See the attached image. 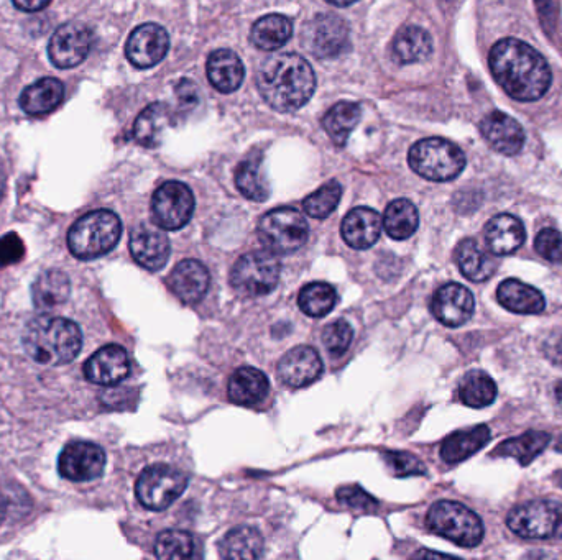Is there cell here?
I'll return each mask as SVG.
<instances>
[{"mask_svg":"<svg viewBox=\"0 0 562 560\" xmlns=\"http://www.w3.org/2000/svg\"><path fill=\"white\" fill-rule=\"evenodd\" d=\"M489 65L495 81L516 101H538L553 79L543 56L516 38H505L493 45Z\"/></svg>","mask_w":562,"mask_h":560,"instance_id":"1","label":"cell"},{"mask_svg":"<svg viewBox=\"0 0 562 560\" xmlns=\"http://www.w3.org/2000/svg\"><path fill=\"white\" fill-rule=\"evenodd\" d=\"M257 86L275 111L295 112L313 96L316 76L303 56L281 53L263 61L258 69Z\"/></svg>","mask_w":562,"mask_h":560,"instance_id":"2","label":"cell"},{"mask_svg":"<svg viewBox=\"0 0 562 560\" xmlns=\"http://www.w3.org/2000/svg\"><path fill=\"white\" fill-rule=\"evenodd\" d=\"M24 347L35 362L55 367L66 365L81 352L83 332L66 317H37L25 329Z\"/></svg>","mask_w":562,"mask_h":560,"instance_id":"3","label":"cell"},{"mask_svg":"<svg viewBox=\"0 0 562 560\" xmlns=\"http://www.w3.org/2000/svg\"><path fill=\"white\" fill-rule=\"evenodd\" d=\"M122 222L107 209L89 212L74 222L68 234V247L79 260L104 257L119 244Z\"/></svg>","mask_w":562,"mask_h":560,"instance_id":"4","label":"cell"},{"mask_svg":"<svg viewBox=\"0 0 562 560\" xmlns=\"http://www.w3.org/2000/svg\"><path fill=\"white\" fill-rule=\"evenodd\" d=\"M411 170L429 181H451L466 168L461 148L444 138H424L411 147Z\"/></svg>","mask_w":562,"mask_h":560,"instance_id":"5","label":"cell"},{"mask_svg":"<svg viewBox=\"0 0 562 560\" xmlns=\"http://www.w3.org/2000/svg\"><path fill=\"white\" fill-rule=\"evenodd\" d=\"M426 524L433 533L467 549L479 546L484 539V524L479 516L456 501L434 503L426 516Z\"/></svg>","mask_w":562,"mask_h":560,"instance_id":"6","label":"cell"},{"mask_svg":"<svg viewBox=\"0 0 562 560\" xmlns=\"http://www.w3.org/2000/svg\"><path fill=\"white\" fill-rule=\"evenodd\" d=\"M257 234L265 250L277 255H288L300 250L308 242L309 227L300 211L293 207H280L262 217Z\"/></svg>","mask_w":562,"mask_h":560,"instance_id":"7","label":"cell"},{"mask_svg":"<svg viewBox=\"0 0 562 560\" xmlns=\"http://www.w3.org/2000/svg\"><path fill=\"white\" fill-rule=\"evenodd\" d=\"M280 273V262L272 252L245 253L232 268L231 285L240 296L260 298L277 288Z\"/></svg>","mask_w":562,"mask_h":560,"instance_id":"8","label":"cell"},{"mask_svg":"<svg viewBox=\"0 0 562 560\" xmlns=\"http://www.w3.org/2000/svg\"><path fill=\"white\" fill-rule=\"evenodd\" d=\"M507 526L520 538H562V505L558 501H528L510 511Z\"/></svg>","mask_w":562,"mask_h":560,"instance_id":"9","label":"cell"},{"mask_svg":"<svg viewBox=\"0 0 562 560\" xmlns=\"http://www.w3.org/2000/svg\"><path fill=\"white\" fill-rule=\"evenodd\" d=\"M188 487V477L170 465H152L140 473L135 493L148 510L162 511L173 505Z\"/></svg>","mask_w":562,"mask_h":560,"instance_id":"10","label":"cell"},{"mask_svg":"<svg viewBox=\"0 0 562 560\" xmlns=\"http://www.w3.org/2000/svg\"><path fill=\"white\" fill-rule=\"evenodd\" d=\"M194 212V196L191 189L180 181L163 183L152 199L153 221L165 230L185 227Z\"/></svg>","mask_w":562,"mask_h":560,"instance_id":"11","label":"cell"},{"mask_svg":"<svg viewBox=\"0 0 562 560\" xmlns=\"http://www.w3.org/2000/svg\"><path fill=\"white\" fill-rule=\"evenodd\" d=\"M349 30L344 20L336 15L324 14L306 23L303 46L316 58H334L346 50Z\"/></svg>","mask_w":562,"mask_h":560,"instance_id":"12","label":"cell"},{"mask_svg":"<svg viewBox=\"0 0 562 560\" xmlns=\"http://www.w3.org/2000/svg\"><path fill=\"white\" fill-rule=\"evenodd\" d=\"M91 46H93V33L84 23H66L51 37L48 55L56 68H76L88 58Z\"/></svg>","mask_w":562,"mask_h":560,"instance_id":"13","label":"cell"},{"mask_svg":"<svg viewBox=\"0 0 562 560\" xmlns=\"http://www.w3.org/2000/svg\"><path fill=\"white\" fill-rule=\"evenodd\" d=\"M106 467V452L93 442H71L61 452L58 469L71 482H93Z\"/></svg>","mask_w":562,"mask_h":560,"instance_id":"14","label":"cell"},{"mask_svg":"<svg viewBox=\"0 0 562 560\" xmlns=\"http://www.w3.org/2000/svg\"><path fill=\"white\" fill-rule=\"evenodd\" d=\"M170 48V38L165 28L157 23H145L135 28L125 45L127 60L135 68L147 69L158 65Z\"/></svg>","mask_w":562,"mask_h":560,"instance_id":"15","label":"cell"},{"mask_svg":"<svg viewBox=\"0 0 562 560\" xmlns=\"http://www.w3.org/2000/svg\"><path fill=\"white\" fill-rule=\"evenodd\" d=\"M170 252V240L155 225H137L130 235V253L145 270H162L170 258Z\"/></svg>","mask_w":562,"mask_h":560,"instance_id":"16","label":"cell"},{"mask_svg":"<svg viewBox=\"0 0 562 560\" xmlns=\"http://www.w3.org/2000/svg\"><path fill=\"white\" fill-rule=\"evenodd\" d=\"M474 296L466 286L449 283L434 293L431 311L444 326L459 327L474 314Z\"/></svg>","mask_w":562,"mask_h":560,"instance_id":"17","label":"cell"},{"mask_svg":"<svg viewBox=\"0 0 562 560\" xmlns=\"http://www.w3.org/2000/svg\"><path fill=\"white\" fill-rule=\"evenodd\" d=\"M323 360L313 347L300 345L283 355L278 363V377L291 388H303L318 380L323 373Z\"/></svg>","mask_w":562,"mask_h":560,"instance_id":"18","label":"cell"},{"mask_svg":"<svg viewBox=\"0 0 562 560\" xmlns=\"http://www.w3.org/2000/svg\"><path fill=\"white\" fill-rule=\"evenodd\" d=\"M129 373V354L120 345L102 347L84 365V375L96 385H117L129 377Z\"/></svg>","mask_w":562,"mask_h":560,"instance_id":"19","label":"cell"},{"mask_svg":"<svg viewBox=\"0 0 562 560\" xmlns=\"http://www.w3.org/2000/svg\"><path fill=\"white\" fill-rule=\"evenodd\" d=\"M480 132L493 150L512 157L525 145V130L503 112H492L480 122Z\"/></svg>","mask_w":562,"mask_h":560,"instance_id":"20","label":"cell"},{"mask_svg":"<svg viewBox=\"0 0 562 560\" xmlns=\"http://www.w3.org/2000/svg\"><path fill=\"white\" fill-rule=\"evenodd\" d=\"M211 283L208 268L196 260H183L178 263L170 276L168 285L171 291L183 301V303H198L206 296Z\"/></svg>","mask_w":562,"mask_h":560,"instance_id":"21","label":"cell"},{"mask_svg":"<svg viewBox=\"0 0 562 560\" xmlns=\"http://www.w3.org/2000/svg\"><path fill=\"white\" fill-rule=\"evenodd\" d=\"M382 227V217L377 211L370 207H355L342 221V239L349 247L365 250L380 239Z\"/></svg>","mask_w":562,"mask_h":560,"instance_id":"22","label":"cell"},{"mask_svg":"<svg viewBox=\"0 0 562 560\" xmlns=\"http://www.w3.org/2000/svg\"><path fill=\"white\" fill-rule=\"evenodd\" d=\"M484 237L493 255H512L525 242V227L518 217L500 214L485 225Z\"/></svg>","mask_w":562,"mask_h":560,"instance_id":"23","label":"cell"},{"mask_svg":"<svg viewBox=\"0 0 562 560\" xmlns=\"http://www.w3.org/2000/svg\"><path fill=\"white\" fill-rule=\"evenodd\" d=\"M206 71L212 86L222 94H231L244 83V63L231 50H216L211 53Z\"/></svg>","mask_w":562,"mask_h":560,"instance_id":"24","label":"cell"},{"mask_svg":"<svg viewBox=\"0 0 562 560\" xmlns=\"http://www.w3.org/2000/svg\"><path fill=\"white\" fill-rule=\"evenodd\" d=\"M173 124H175V120H173L170 107L163 102H155L140 112L139 117L135 120L132 135H134L135 142L142 147L155 148L162 143L163 134Z\"/></svg>","mask_w":562,"mask_h":560,"instance_id":"25","label":"cell"},{"mask_svg":"<svg viewBox=\"0 0 562 560\" xmlns=\"http://www.w3.org/2000/svg\"><path fill=\"white\" fill-rule=\"evenodd\" d=\"M270 383L260 370L242 367L229 380V400L239 406H255L267 398Z\"/></svg>","mask_w":562,"mask_h":560,"instance_id":"26","label":"cell"},{"mask_svg":"<svg viewBox=\"0 0 562 560\" xmlns=\"http://www.w3.org/2000/svg\"><path fill=\"white\" fill-rule=\"evenodd\" d=\"M431 53H433V38L426 30L415 25L401 28L393 40L392 56L398 65L420 63L428 60Z\"/></svg>","mask_w":562,"mask_h":560,"instance_id":"27","label":"cell"},{"mask_svg":"<svg viewBox=\"0 0 562 560\" xmlns=\"http://www.w3.org/2000/svg\"><path fill=\"white\" fill-rule=\"evenodd\" d=\"M70 276L60 270H48L33 281L32 299L42 311L58 308L70 298Z\"/></svg>","mask_w":562,"mask_h":560,"instance_id":"28","label":"cell"},{"mask_svg":"<svg viewBox=\"0 0 562 560\" xmlns=\"http://www.w3.org/2000/svg\"><path fill=\"white\" fill-rule=\"evenodd\" d=\"M65 99V86L55 78H43L30 84L22 96L20 107L30 115H43L55 111Z\"/></svg>","mask_w":562,"mask_h":560,"instance_id":"29","label":"cell"},{"mask_svg":"<svg viewBox=\"0 0 562 560\" xmlns=\"http://www.w3.org/2000/svg\"><path fill=\"white\" fill-rule=\"evenodd\" d=\"M498 303L516 314H539L546 306L543 294L520 280H505L497 290Z\"/></svg>","mask_w":562,"mask_h":560,"instance_id":"30","label":"cell"},{"mask_svg":"<svg viewBox=\"0 0 562 560\" xmlns=\"http://www.w3.org/2000/svg\"><path fill=\"white\" fill-rule=\"evenodd\" d=\"M456 262L467 280L482 283L492 278L497 263L474 239L462 240L456 248Z\"/></svg>","mask_w":562,"mask_h":560,"instance_id":"31","label":"cell"},{"mask_svg":"<svg viewBox=\"0 0 562 560\" xmlns=\"http://www.w3.org/2000/svg\"><path fill=\"white\" fill-rule=\"evenodd\" d=\"M490 441V429L477 426L469 431L454 432L441 446V457L447 464H459L479 452Z\"/></svg>","mask_w":562,"mask_h":560,"instance_id":"32","label":"cell"},{"mask_svg":"<svg viewBox=\"0 0 562 560\" xmlns=\"http://www.w3.org/2000/svg\"><path fill=\"white\" fill-rule=\"evenodd\" d=\"M293 35V22L285 15H265L255 22L250 40L258 50L273 51L285 45Z\"/></svg>","mask_w":562,"mask_h":560,"instance_id":"33","label":"cell"},{"mask_svg":"<svg viewBox=\"0 0 562 560\" xmlns=\"http://www.w3.org/2000/svg\"><path fill=\"white\" fill-rule=\"evenodd\" d=\"M221 556L224 559H260L263 556V538L257 529L239 526L232 529L221 541Z\"/></svg>","mask_w":562,"mask_h":560,"instance_id":"34","label":"cell"},{"mask_svg":"<svg viewBox=\"0 0 562 560\" xmlns=\"http://www.w3.org/2000/svg\"><path fill=\"white\" fill-rule=\"evenodd\" d=\"M549 442H551V436L548 432L528 431L503 442L493 450L492 454L498 455V457H513L518 460V464L525 467L548 447Z\"/></svg>","mask_w":562,"mask_h":560,"instance_id":"35","label":"cell"},{"mask_svg":"<svg viewBox=\"0 0 562 560\" xmlns=\"http://www.w3.org/2000/svg\"><path fill=\"white\" fill-rule=\"evenodd\" d=\"M418 225H420V216L413 202L408 199H397L388 204L383 216V227L392 239H410L418 229Z\"/></svg>","mask_w":562,"mask_h":560,"instance_id":"36","label":"cell"},{"mask_svg":"<svg viewBox=\"0 0 562 560\" xmlns=\"http://www.w3.org/2000/svg\"><path fill=\"white\" fill-rule=\"evenodd\" d=\"M360 106L355 102H337L336 106L329 109L324 115L323 127L337 147H344L352 130L357 127L360 120Z\"/></svg>","mask_w":562,"mask_h":560,"instance_id":"37","label":"cell"},{"mask_svg":"<svg viewBox=\"0 0 562 560\" xmlns=\"http://www.w3.org/2000/svg\"><path fill=\"white\" fill-rule=\"evenodd\" d=\"M235 184L250 201L263 202L270 196V186L263 173L262 158L252 157L240 163L235 171Z\"/></svg>","mask_w":562,"mask_h":560,"instance_id":"38","label":"cell"},{"mask_svg":"<svg viewBox=\"0 0 562 560\" xmlns=\"http://www.w3.org/2000/svg\"><path fill=\"white\" fill-rule=\"evenodd\" d=\"M459 398L470 408H485L497 398V385L487 373L474 370L459 383Z\"/></svg>","mask_w":562,"mask_h":560,"instance_id":"39","label":"cell"},{"mask_svg":"<svg viewBox=\"0 0 562 560\" xmlns=\"http://www.w3.org/2000/svg\"><path fill=\"white\" fill-rule=\"evenodd\" d=\"M336 303V290L328 283H311L301 290L298 298L301 311L309 317L328 316Z\"/></svg>","mask_w":562,"mask_h":560,"instance_id":"40","label":"cell"},{"mask_svg":"<svg viewBox=\"0 0 562 560\" xmlns=\"http://www.w3.org/2000/svg\"><path fill=\"white\" fill-rule=\"evenodd\" d=\"M342 198V186L337 181H329L323 188L309 194L303 201V209L313 219H326L339 206Z\"/></svg>","mask_w":562,"mask_h":560,"instance_id":"41","label":"cell"},{"mask_svg":"<svg viewBox=\"0 0 562 560\" xmlns=\"http://www.w3.org/2000/svg\"><path fill=\"white\" fill-rule=\"evenodd\" d=\"M158 559L178 560L194 556V541L191 534L185 531H165L160 534L155 544Z\"/></svg>","mask_w":562,"mask_h":560,"instance_id":"42","label":"cell"},{"mask_svg":"<svg viewBox=\"0 0 562 560\" xmlns=\"http://www.w3.org/2000/svg\"><path fill=\"white\" fill-rule=\"evenodd\" d=\"M354 339V329L344 319L334 321L324 327L323 344L331 355L346 354Z\"/></svg>","mask_w":562,"mask_h":560,"instance_id":"43","label":"cell"},{"mask_svg":"<svg viewBox=\"0 0 562 560\" xmlns=\"http://www.w3.org/2000/svg\"><path fill=\"white\" fill-rule=\"evenodd\" d=\"M536 252L551 263H562V235L554 229H543L535 240Z\"/></svg>","mask_w":562,"mask_h":560,"instance_id":"44","label":"cell"},{"mask_svg":"<svg viewBox=\"0 0 562 560\" xmlns=\"http://www.w3.org/2000/svg\"><path fill=\"white\" fill-rule=\"evenodd\" d=\"M390 469L395 472L398 477H408V475H424L426 467L420 459H416L415 455L406 454V452H387L385 454Z\"/></svg>","mask_w":562,"mask_h":560,"instance_id":"45","label":"cell"},{"mask_svg":"<svg viewBox=\"0 0 562 560\" xmlns=\"http://www.w3.org/2000/svg\"><path fill=\"white\" fill-rule=\"evenodd\" d=\"M25 255V245L19 235L10 234L0 237V268L19 263Z\"/></svg>","mask_w":562,"mask_h":560,"instance_id":"46","label":"cell"},{"mask_svg":"<svg viewBox=\"0 0 562 560\" xmlns=\"http://www.w3.org/2000/svg\"><path fill=\"white\" fill-rule=\"evenodd\" d=\"M337 498L344 505L351 506L355 510H374L375 506L378 505L377 501L369 495V493L364 492L362 488L357 487V485H352V487H342L339 492H337Z\"/></svg>","mask_w":562,"mask_h":560,"instance_id":"47","label":"cell"},{"mask_svg":"<svg viewBox=\"0 0 562 560\" xmlns=\"http://www.w3.org/2000/svg\"><path fill=\"white\" fill-rule=\"evenodd\" d=\"M175 92L181 107L194 109V107L198 106L199 89L191 79H181L180 83L176 84Z\"/></svg>","mask_w":562,"mask_h":560,"instance_id":"48","label":"cell"},{"mask_svg":"<svg viewBox=\"0 0 562 560\" xmlns=\"http://www.w3.org/2000/svg\"><path fill=\"white\" fill-rule=\"evenodd\" d=\"M536 9H538L541 22H543L546 27H551L554 23V19H556V5H554V0H536Z\"/></svg>","mask_w":562,"mask_h":560,"instance_id":"49","label":"cell"},{"mask_svg":"<svg viewBox=\"0 0 562 560\" xmlns=\"http://www.w3.org/2000/svg\"><path fill=\"white\" fill-rule=\"evenodd\" d=\"M15 7L24 12H38V10L47 9L51 0H12Z\"/></svg>","mask_w":562,"mask_h":560,"instance_id":"50","label":"cell"},{"mask_svg":"<svg viewBox=\"0 0 562 560\" xmlns=\"http://www.w3.org/2000/svg\"><path fill=\"white\" fill-rule=\"evenodd\" d=\"M329 4L336 5V7H347L357 2V0H326Z\"/></svg>","mask_w":562,"mask_h":560,"instance_id":"51","label":"cell"},{"mask_svg":"<svg viewBox=\"0 0 562 560\" xmlns=\"http://www.w3.org/2000/svg\"><path fill=\"white\" fill-rule=\"evenodd\" d=\"M4 193H5V171L4 168H2V165H0V201H2V198H4Z\"/></svg>","mask_w":562,"mask_h":560,"instance_id":"52","label":"cell"},{"mask_svg":"<svg viewBox=\"0 0 562 560\" xmlns=\"http://www.w3.org/2000/svg\"><path fill=\"white\" fill-rule=\"evenodd\" d=\"M554 395H556V401H558L559 409L562 411V381L558 383L556 386V391H554Z\"/></svg>","mask_w":562,"mask_h":560,"instance_id":"53","label":"cell"},{"mask_svg":"<svg viewBox=\"0 0 562 560\" xmlns=\"http://www.w3.org/2000/svg\"><path fill=\"white\" fill-rule=\"evenodd\" d=\"M5 511H7V503H5L4 496L0 495V521L4 519Z\"/></svg>","mask_w":562,"mask_h":560,"instance_id":"54","label":"cell"},{"mask_svg":"<svg viewBox=\"0 0 562 560\" xmlns=\"http://www.w3.org/2000/svg\"><path fill=\"white\" fill-rule=\"evenodd\" d=\"M556 449H558L559 452H562V439L561 441H559L558 447H556Z\"/></svg>","mask_w":562,"mask_h":560,"instance_id":"55","label":"cell"},{"mask_svg":"<svg viewBox=\"0 0 562 560\" xmlns=\"http://www.w3.org/2000/svg\"><path fill=\"white\" fill-rule=\"evenodd\" d=\"M559 485H561V487H562V475H561V478H559Z\"/></svg>","mask_w":562,"mask_h":560,"instance_id":"56","label":"cell"}]
</instances>
